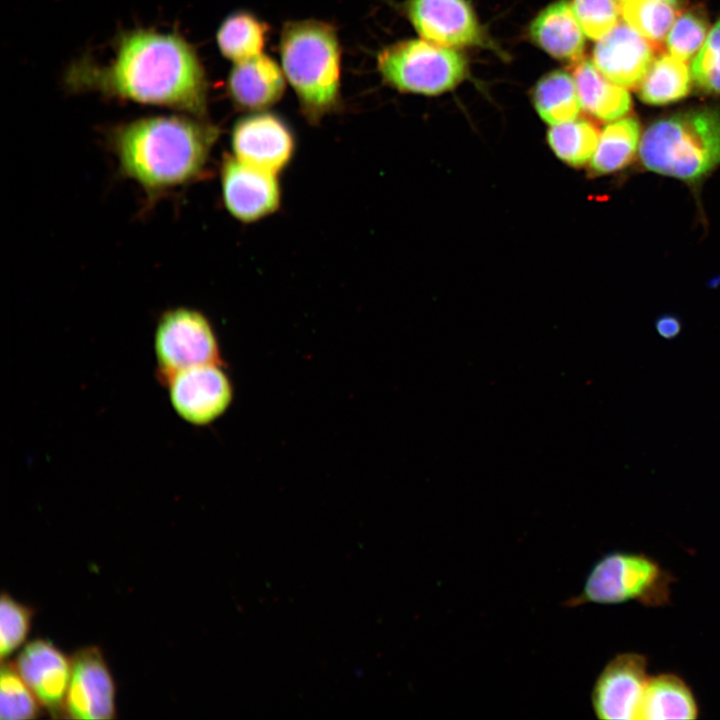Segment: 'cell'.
<instances>
[{"instance_id": "277c9868", "label": "cell", "mask_w": 720, "mask_h": 720, "mask_svg": "<svg viewBox=\"0 0 720 720\" xmlns=\"http://www.w3.org/2000/svg\"><path fill=\"white\" fill-rule=\"evenodd\" d=\"M643 166L694 184L720 167V107L681 111L652 122L639 146Z\"/></svg>"}, {"instance_id": "6da1fadb", "label": "cell", "mask_w": 720, "mask_h": 720, "mask_svg": "<svg viewBox=\"0 0 720 720\" xmlns=\"http://www.w3.org/2000/svg\"><path fill=\"white\" fill-rule=\"evenodd\" d=\"M67 81L140 104L205 118L208 82L193 46L177 33L135 29L122 33L107 65L74 64Z\"/></svg>"}, {"instance_id": "30bf717a", "label": "cell", "mask_w": 720, "mask_h": 720, "mask_svg": "<svg viewBox=\"0 0 720 720\" xmlns=\"http://www.w3.org/2000/svg\"><path fill=\"white\" fill-rule=\"evenodd\" d=\"M219 365L206 364L185 369L165 383L172 408L185 422L207 425L229 407L233 397L232 385Z\"/></svg>"}, {"instance_id": "ba28073f", "label": "cell", "mask_w": 720, "mask_h": 720, "mask_svg": "<svg viewBox=\"0 0 720 720\" xmlns=\"http://www.w3.org/2000/svg\"><path fill=\"white\" fill-rule=\"evenodd\" d=\"M647 658L635 652L615 655L599 673L592 689V708L602 720H638L650 676Z\"/></svg>"}, {"instance_id": "8992f818", "label": "cell", "mask_w": 720, "mask_h": 720, "mask_svg": "<svg viewBox=\"0 0 720 720\" xmlns=\"http://www.w3.org/2000/svg\"><path fill=\"white\" fill-rule=\"evenodd\" d=\"M377 69L383 82L398 91L438 95L465 79L468 64L454 49L422 38L400 40L381 49Z\"/></svg>"}, {"instance_id": "3957f363", "label": "cell", "mask_w": 720, "mask_h": 720, "mask_svg": "<svg viewBox=\"0 0 720 720\" xmlns=\"http://www.w3.org/2000/svg\"><path fill=\"white\" fill-rule=\"evenodd\" d=\"M279 53L285 77L311 124L339 109L341 46L333 25L316 19L286 22Z\"/></svg>"}, {"instance_id": "ffe728a7", "label": "cell", "mask_w": 720, "mask_h": 720, "mask_svg": "<svg viewBox=\"0 0 720 720\" xmlns=\"http://www.w3.org/2000/svg\"><path fill=\"white\" fill-rule=\"evenodd\" d=\"M641 128L634 118L609 123L599 134L591 169L595 174L606 175L628 166L640 146Z\"/></svg>"}, {"instance_id": "cb8c5ba5", "label": "cell", "mask_w": 720, "mask_h": 720, "mask_svg": "<svg viewBox=\"0 0 720 720\" xmlns=\"http://www.w3.org/2000/svg\"><path fill=\"white\" fill-rule=\"evenodd\" d=\"M598 136L590 121L574 119L553 125L548 131L547 142L560 160L569 166L580 167L592 158Z\"/></svg>"}, {"instance_id": "f1b7e54d", "label": "cell", "mask_w": 720, "mask_h": 720, "mask_svg": "<svg viewBox=\"0 0 720 720\" xmlns=\"http://www.w3.org/2000/svg\"><path fill=\"white\" fill-rule=\"evenodd\" d=\"M691 75L701 90L720 95V16L692 62Z\"/></svg>"}, {"instance_id": "ac0fdd59", "label": "cell", "mask_w": 720, "mask_h": 720, "mask_svg": "<svg viewBox=\"0 0 720 720\" xmlns=\"http://www.w3.org/2000/svg\"><path fill=\"white\" fill-rule=\"evenodd\" d=\"M573 78L581 107L595 118L613 121L630 110L631 98L626 88L608 79L592 61H578Z\"/></svg>"}, {"instance_id": "d4e9b609", "label": "cell", "mask_w": 720, "mask_h": 720, "mask_svg": "<svg viewBox=\"0 0 720 720\" xmlns=\"http://www.w3.org/2000/svg\"><path fill=\"white\" fill-rule=\"evenodd\" d=\"M624 21L656 46L667 37L676 19L674 4L665 0H622Z\"/></svg>"}, {"instance_id": "603a6c76", "label": "cell", "mask_w": 720, "mask_h": 720, "mask_svg": "<svg viewBox=\"0 0 720 720\" xmlns=\"http://www.w3.org/2000/svg\"><path fill=\"white\" fill-rule=\"evenodd\" d=\"M533 102L539 116L551 125L574 120L581 109L575 80L562 70L549 72L538 81Z\"/></svg>"}, {"instance_id": "7c38bea8", "label": "cell", "mask_w": 720, "mask_h": 720, "mask_svg": "<svg viewBox=\"0 0 720 720\" xmlns=\"http://www.w3.org/2000/svg\"><path fill=\"white\" fill-rule=\"evenodd\" d=\"M71 677L64 711L72 719L116 717L115 683L98 647H85L71 658Z\"/></svg>"}, {"instance_id": "1f68e13d", "label": "cell", "mask_w": 720, "mask_h": 720, "mask_svg": "<svg viewBox=\"0 0 720 720\" xmlns=\"http://www.w3.org/2000/svg\"><path fill=\"white\" fill-rule=\"evenodd\" d=\"M619 1H622V0H619ZM665 1H668L672 4H676V3H678L679 0H665Z\"/></svg>"}, {"instance_id": "4fadbf2b", "label": "cell", "mask_w": 720, "mask_h": 720, "mask_svg": "<svg viewBox=\"0 0 720 720\" xmlns=\"http://www.w3.org/2000/svg\"><path fill=\"white\" fill-rule=\"evenodd\" d=\"M404 10L425 40L455 48L480 43L481 29L467 0H407Z\"/></svg>"}, {"instance_id": "8fae6325", "label": "cell", "mask_w": 720, "mask_h": 720, "mask_svg": "<svg viewBox=\"0 0 720 720\" xmlns=\"http://www.w3.org/2000/svg\"><path fill=\"white\" fill-rule=\"evenodd\" d=\"M225 208L242 223H253L275 213L281 204L277 174L226 155L220 168Z\"/></svg>"}, {"instance_id": "52a82bcc", "label": "cell", "mask_w": 720, "mask_h": 720, "mask_svg": "<svg viewBox=\"0 0 720 720\" xmlns=\"http://www.w3.org/2000/svg\"><path fill=\"white\" fill-rule=\"evenodd\" d=\"M154 354L159 381L176 373L206 364H221L214 329L201 312L175 307L159 318L154 332Z\"/></svg>"}, {"instance_id": "83f0119b", "label": "cell", "mask_w": 720, "mask_h": 720, "mask_svg": "<svg viewBox=\"0 0 720 720\" xmlns=\"http://www.w3.org/2000/svg\"><path fill=\"white\" fill-rule=\"evenodd\" d=\"M34 609L2 593L0 601V656L4 660L26 640Z\"/></svg>"}, {"instance_id": "7a4b0ae2", "label": "cell", "mask_w": 720, "mask_h": 720, "mask_svg": "<svg viewBox=\"0 0 720 720\" xmlns=\"http://www.w3.org/2000/svg\"><path fill=\"white\" fill-rule=\"evenodd\" d=\"M219 135L205 118L157 115L114 127L109 144L121 176L156 199L204 174Z\"/></svg>"}, {"instance_id": "7402d4cb", "label": "cell", "mask_w": 720, "mask_h": 720, "mask_svg": "<svg viewBox=\"0 0 720 720\" xmlns=\"http://www.w3.org/2000/svg\"><path fill=\"white\" fill-rule=\"evenodd\" d=\"M691 76L684 60L663 54L653 61L639 83V97L650 105L677 102L689 94Z\"/></svg>"}, {"instance_id": "e0dca14e", "label": "cell", "mask_w": 720, "mask_h": 720, "mask_svg": "<svg viewBox=\"0 0 720 720\" xmlns=\"http://www.w3.org/2000/svg\"><path fill=\"white\" fill-rule=\"evenodd\" d=\"M584 31L571 3L558 0L542 10L532 21L531 39L548 54L562 61L577 63L585 47Z\"/></svg>"}, {"instance_id": "484cf974", "label": "cell", "mask_w": 720, "mask_h": 720, "mask_svg": "<svg viewBox=\"0 0 720 720\" xmlns=\"http://www.w3.org/2000/svg\"><path fill=\"white\" fill-rule=\"evenodd\" d=\"M40 706V702L20 676L14 663L2 661L0 669L1 720L37 718Z\"/></svg>"}, {"instance_id": "4316f807", "label": "cell", "mask_w": 720, "mask_h": 720, "mask_svg": "<svg viewBox=\"0 0 720 720\" xmlns=\"http://www.w3.org/2000/svg\"><path fill=\"white\" fill-rule=\"evenodd\" d=\"M709 32L707 16L701 9L682 12L670 28L666 44L670 54L684 61L693 57L703 46Z\"/></svg>"}, {"instance_id": "9a60e30c", "label": "cell", "mask_w": 720, "mask_h": 720, "mask_svg": "<svg viewBox=\"0 0 720 720\" xmlns=\"http://www.w3.org/2000/svg\"><path fill=\"white\" fill-rule=\"evenodd\" d=\"M656 45L628 23L618 24L598 40L593 63L612 82L632 88L639 85L654 59Z\"/></svg>"}, {"instance_id": "9c48e42d", "label": "cell", "mask_w": 720, "mask_h": 720, "mask_svg": "<svg viewBox=\"0 0 720 720\" xmlns=\"http://www.w3.org/2000/svg\"><path fill=\"white\" fill-rule=\"evenodd\" d=\"M231 149L238 160L278 174L291 162L296 140L282 117L263 110L249 112L235 122Z\"/></svg>"}, {"instance_id": "5bb4252c", "label": "cell", "mask_w": 720, "mask_h": 720, "mask_svg": "<svg viewBox=\"0 0 720 720\" xmlns=\"http://www.w3.org/2000/svg\"><path fill=\"white\" fill-rule=\"evenodd\" d=\"M14 665L41 706L54 718L64 716L71 658L51 642L35 639L24 646Z\"/></svg>"}, {"instance_id": "5b68a950", "label": "cell", "mask_w": 720, "mask_h": 720, "mask_svg": "<svg viewBox=\"0 0 720 720\" xmlns=\"http://www.w3.org/2000/svg\"><path fill=\"white\" fill-rule=\"evenodd\" d=\"M673 580L668 570L645 554L614 551L593 565L581 593L563 606L636 601L650 608L664 607L670 604Z\"/></svg>"}, {"instance_id": "d6986e66", "label": "cell", "mask_w": 720, "mask_h": 720, "mask_svg": "<svg viewBox=\"0 0 720 720\" xmlns=\"http://www.w3.org/2000/svg\"><path fill=\"white\" fill-rule=\"evenodd\" d=\"M698 713L695 696L679 675L650 676L642 701L641 720L695 719Z\"/></svg>"}, {"instance_id": "2e32d148", "label": "cell", "mask_w": 720, "mask_h": 720, "mask_svg": "<svg viewBox=\"0 0 720 720\" xmlns=\"http://www.w3.org/2000/svg\"><path fill=\"white\" fill-rule=\"evenodd\" d=\"M233 64L227 78V92L239 109L263 111L284 95L286 77L273 58L262 53Z\"/></svg>"}, {"instance_id": "f546056e", "label": "cell", "mask_w": 720, "mask_h": 720, "mask_svg": "<svg viewBox=\"0 0 720 720\" xmlns=\"http://www.w3.org/2000/svg\"><path fill=\"white\" fill-rule=\"evenodd\" d=\"M571 6L584 33L595 40L609 33L621 15L616 0H572Z\"/></svg>"}, {"instance_id": "44dd1931", "label": "cell", "mask_w": 720, "mask_h": 720, "mask_svg": "<svg viewBox=\"0 0 720 720\" xmlns=\"http://www.w3.org/2000/svg\"><path fill=\"white\" fill-rule=\"evenodd\" d=\"M269 28L266 23L246 10L228 15L216 33L221 54L237 63L263 53Z\"/></svg>"}, {"instance_id": "4dcf8cb0", "label": "cell", "mask_w": 720, "mask_h": 720, "mask_svg": "<svg viewBox=\"0 0 720 720\" xmlns=\"http://www.w3.org/2000/svg\"><path fill=\"white\" fill-rule=\"evenodd\" d=\"M658 334L665 339H673L681 332L680 320L671 314H663L655 322Z\"/></svg>"}]
</instances>
